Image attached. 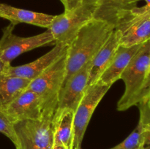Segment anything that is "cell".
<instances>
[{
    "label": "cell",
    "mask_w": 150,
    "mask_h": 149,
    "mask_svg": "<svg viewBox=\"0 0 150 149\" xmlns=\"http://www.w3.org/2000/svg\"><path fill=\"white\" fill-rule=\"evenodd\" d=\"M110 86L97 82L88 86L83 99L75 111L73 119V145L74 149H81L85 131L94 111Z\"/></svg>",
    "instance_id": "7"
},
{
    "label": "cell",
    "mask_w": 150,
    "mask_h": 149,
    "mask_svg": "<svg viewBox=\"0 0 150 149\" xmlns=\"http://www.w3.org/2000/svg\"><path fill=\"white\" fill-rule=\"evenodd\" d=\"M13 124L42 118V106L39 96L29 89L23 91L4 110Z\"/></svg>",
    "instance_id": "10"
},
{
    "label": "cell",
    "mask_w": 150,
    "mask_h": 149,
    "mask_svg": "<svg viewBox=\"0 0 150 149\" xmlns=\"http://www.w3.org/2000/svg\"><path fill=\"white\" fill-rule=\"evenodd\" d=\"M142 45L143 44L130 47L120 45L111 62L100 77L98 83L111 87L116 81L120 80L122 73L125 70Z\"/></svg>",
    "instance_id": "13"
},
{
    "label": "cell",
    "mask_w": 150,
    "mask_h": 149,
    "mask_svg": "<svg viewBox=\"0 0 150 149\" xmlns=\"http://www.w3.org/2000/svg\"><path fill=\"white\" fill-rule=\"evenodd\" d=\"M0 133L4 134L13 143L16 147L18 144V137L14 129V124L9 119L4 110L0 109Z\"/></svg>",
    "instance_id": "20"
},
{
    "label": "cell",
    "mask_w": 150,
    "mask_h": 149,
    "mask_svg": "<svg viewBox=\"0 0 150 149\" xmlns=\"http://www.w3.org/2000/svg\"><path fill=\"white\" fill-rule=\"evenodd\" d=\"M99 6V0H83L79 5L62 14L54 15L48 30L55 43L68 47L80 29L94 18Z\"/></svg>",
    "instance_id": "3"
},
{
    "label": "cell",
    "mask_w": 150,
    "mask_h": 149,
    "mask_svg": "<svg viewBox=\"0 0 150 149\" xmlns=\"http://www.w3.org/2000/svg\"><path fill=\"white\" fill-rule=\"evenodd\" d=\"M121 34L117 29L111 32L104 45L92 58L89 70V86L96 83L101 74L106 70L121 45Z\"/></svg>",
    "instance_id": "12"
},
{
    "label": "cell",
    "mask_w": 150,
    "mask_h": 149,
    "mask_svg": "<svg viewBox=\"0 0 150 149\" xmlns=\"http://www.w3.org/2000/svg\"><path fill=\"white\" fill-rule=\"evenodd\" d=\"M9 65H10V64H5V63H4V61L1 59V58H0V74L5 71L6 68H7Z\"/></svg>",
    "instance_id": "23"
},
{
    "label": "cell",
    "mask_w": 150,
    "mask_h": 149,
    "mask_svg": "<svg viewBox=\"0 0 150 149\" xmlns=\"http://www.w3.org/2000/svg\"><path fill=\"white\" fill-rule=\"evenodd\" d=\"M143 131V126L139 123L136 128L124 141L110 149H140Z\"/></svg>",
    "instance_id": "19"
},
{
    "label": "cell",
    "mask_w": 150,
    "mask_h": 149,
    "mask_svg": "<svg viewBox=\"0 0 150 149\" xmlns=\"http://www.w3.org/2000/svg\"><path fill=\"white\" fill-rule=\"evenodd\" d=\"M150 70V39L142 45L123 71L125 92L117 104V110L124 111L136 106V99Z\"/></svg>",
    "instance_id": "4"
},
{
    "label": "cell",
    "mask_w": 150,
    "mask_h": 149,
    "mask_svg": "<svg viewBox=\"0 0 150 149\" xmlns=\"http://www.w3.org/2000/svg\"><path fill=\"white\" fill-rule=\"evenodd\" d=\"M15 24H11L3 30L0 39V58L5 64L10 62L23 53L30 51L39 47L54 43L55 40L50 30L35 36L23 37L13 33Z\"/></svg>",
    "instance_id": "6"
},
{
    "label": "cell",
    "mask_w": 150,
    "mask_h": 149,
    "mask_svg": "<svg viewBox=\"0 0 150 149\" xmlns=\"http://www.w3.org/2000/svg\"><path fill=\"white\" fill-rule=\"evenodd\" d=\"M132 11H133V10H132ZM133 13H135V12H133ZM139 13V14H146V15H150V9L149 10H148L147 11L144 12V13Z\"/></svg>",
    "instance_id": "26"
},
{
    "label": "cell",
    "mask_w": 150,
    "mask_h": 149,
    "mask_svg": "<svg viewBox=\"0 0 150 149\" xmlns=\"http://www.w3.org/2000/svg\"><path fill=\"white\" fill-rule=\"evenodd\" d=\"M121 34V45L130 47L141 45L150 39V15L133 11L115 26Z\"/></svg>",
    "instance_id": "9"
},
{
    "label": "cell",
    "mask_w": 150,
    "mask_h": 149,
    "mask_svg": "<svg viewBox=\"0 0 150 149\" xmlns=\"http://www.w3.org/2000/svg\"><path fill=\"white\" fill-rule=\"evenodd\" d=\"M114 29V25L93 18L80 29L67 47L63 84L83 65L92 61Z\"/></svg>",
    "instance_id": "1"
},
{
    "label": "cell",
    "mask_w": 150,
    "mask_h": 149,
    "mask_svg": "<svg viewBox=\"0 0 150 149\" xmlns=\"http://www.w3.org/2000/svg\"><path fill=\"white\" fill-rule=\"evenodd\" d=\"M139 109V124L142 126L150 123V70L136 99Z\"/></svg>",
    "instance_id": "18"
},
{
    "label": "cell",
    "mask_w": 150,
    "mask_h": 149,
    "mask_svg": "<svg viewBox=\"0 0 150 149\" xmlns=\"http://www.w3.org/2000/svg\"><path fill=\"white\" fill-rule=\"evenodd\" d=\"M31 80L10 75L0 74V109L5 110L11 102L29 86Z\"/></svg>",
    "instance_id": "17"
},
{
    "label": "cell",
    "mask_w": 150,
    "mask_h": 149,
    "mask_svg": "<svg viewBox=\"0 0 150 149\" xmlns=\"http://www.w3.org/2000/svg\"><path fill=\"white\" fill-rule=\"evenodd\" d=\"M91 62L92 61L86 63L63 84L59 96L57 110L63 109L76 110L89 86Z\"/></svg>",
    "instance_id": "8"
},
{
    "label": "cell",
    "mask_w": 150,
    "mask_h": 149,
    "mask_svg": "<svg viewBox=\"0 0 150 149\" xmlns=\"http://www.w3.org/2000/svg\"><path fill=\"white\" fill-rule=\"evenodd\" d=\"M66 58L67 52L40 75L31 80L28 86L40 99L42 118H54L58 110L59 96L65 77Z\"/></svg>",
    "instance_id": "2"
},
{
    "label": "cell",
    "mask_w": 150,
    "mask_h": 149,
    "mask_svg": "<svg viewBox=\"0 0 150 149\" xmlns=\"http://www.w3.org/2000/svg\"><path fill=\"white\" fill-rule=\"evenodd\" d=\"M140 149H150V132L144 131Z\"/></svg>",
    "instance_id": "21"
},
{
    "label": "cell",
    "mask_w": 150,
    "mask_h": 149,
    "mask_svg": "<svg viewBox=\"0 0 150 149\" xmlns=\"http://www.w3.org/2000/svg\"><path fill=\"white\" fill-rule=\"evenodd\" d=\"M51 149H66L62 145H53L52 148Z\"/></svg>",
    "instance_id": "24"
},
{
    "label": "cell",
    "mask_w": 150,
    "mask_h": 149,
    "mask_svg": "<svg viewBox=\"0 0 150 149\" xmlns=\"http://www.w3.org/2000/svg\"><path fill=\"white\" fill-rule=\"evenodd\" d=\"M140 0H99V6L94 18L116 25L127 16Z\"/></svg>",
    "instance_id": "15"
},
{
    "label": "cell",
    "mask_w": 150,
    "mask_h": 149,
    "mask_svg": "<svg viewBox=\"0 0 150 149\" xmlns=\"http://www.w3.org/2000/svg\"><path fill=\"white\" fill-rule=\"evenodd\" d=\"M13 124L18 141L16 149L52 148L54 118L26 120Z\"/></svg>",
    "instance_id": "5"
},
{
    "label": "cell",
    "mask_w": 150,
    "mask_h": 149,
    "mask_svg": "<svg viewBox=\"0 0 150 149\" xmlns=\"http://www.w3.org/2000/svg\"><path fill=\"white\" fill-rule=\"evenodd\" d=\"M60 1H61V2L63 4H64V0H60Z\"/></svg>",
    "instance_id": "27"
},
{
    "label": "cell",
    "mask_w": 150,
    "mask_h": 149,
    "mask_svg": "<svg viewBox=\"0 0 150 149\" xmlns=\"http://www.w3.org/2000/svg\"><path fill=\"white\" fill-rule=\"evenodd\" d=\"M83 0H64V11H69V10H72L76 6L79 5Z\"/></svg>",
    "instance_id": "22"
},
{
    "label": "cell",
    "mask_w": 150,
    "mask_h": 149,
    "mask_svg": "<svg viewBox=\"0 0 150 149\" xmlns=\"http://www.w3.org/2000/svg\"><path fill=\"white\" fill-rule=\"evenodd\" d=\"M0 18L7 19L15 25L24 23L48 29L54 15L17 8L9 4L0 3Z\"/></svg>",
    "instance_id": "14"
},
{
    "label": "cell",
    "mask_w": 150,
    "mask_h": 149,
    "mask_svg": "<svg viewBox=\"0 0 150 149\" xmlns=\"http://www.w3.org/2000/svg\"><path fill=\"white\" fill-rule=\"evenodd\" d=\"M67 46L66 45L56 43L51 51L35 61L18 67L9 65L4 72L15 77L32 80L40 75L57 60L67 52Z\"/></svg>",
    "instance_id": "11"
},
{
    "label": "cell",
    "mask_w": 150,
    "mask_h": 149,
    "mask_svg": "<svg viewBox=\"0 0 150 149\" xmlns=\"http://www.w3.org/2000/svg\"><path fill=\"white\" fill-rule=\"evenodd\" d=\"M75 111L59 110L54 118V145H62L66 149H74L73 119Z\"/></svg>",
    "instance_id": "16"
},
{
    "label": "cell",
    "mask_w": 150,
    "mask_h": 149,
    "mask_svg": "<svg viewBox=\"0 0 150 149\" xmlns=\"http://www.w3.org/2000/svg\"><path fill=\"white\" fill-rule=\"evenodd\" d=\"M143 129H144V131H149V132H150V123H149V124H146L145 126H144Z\"/></svg>",
    "instance_id": "25"
}]
</instances>
